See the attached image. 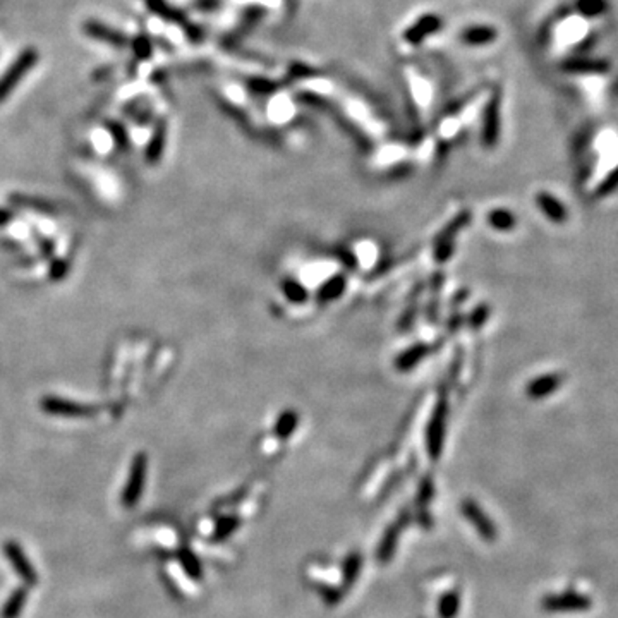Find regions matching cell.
I'll return each mask as SVG.
<instances>
[{"instance_id":"cell-19","label":"cell","mask_w":618,"mask_h":618,"mask_svg":"<svg viewBox=\"0 0 618 618\" xmlns=\"http://www.w3.org/2000/svg\"><path fill=\"white\" fill-rule=\"evenodd\" d=\"M186 29H188V35L191 40H198L201 36V31L198 29V26H189V28H186Z\"/></svg>"},{"instance_id":"cell-4","label":"cell","mask_w":618,"mask_h":618,"mask_svg":"<svg viewBox=\"0 0 618 618\" xmlns=\"http://www.w3.org/2000/svg\"><path fill=\"white\" fill-rule=\"evenodd\" d=\"M543 606L550 612H586L593 606V603L580 593H564L548 596L543 601Z\"/></svg>"},{"instance_id":"cell-18","label":"cell","mask_w":618,"mask_h":618,"mask_svg":"<svg viewBox=\"0 0 618 618\" xmlns=\"http://www.w3.org/2000/svg\"><path fill=\"white\" fill-rule=\"evenodd\" d=\"M617 188H618V167H617L615 170H613V172H610V176L606 177L605 181L601 182V184H599L596 195L598 196H606V195H610V193L615 191Z\"/></svg>"},{"instance_id":"cell-2","label":"cell","mask_w":618,"mask_h":618,"mask_svg":"<svg viewBox=\"0 0 618 618\" xmlns=\"http://www.w3.org/2000/svg\"><path fill=\"white\" fill-rule=\"evenodd\" d=\"M146 467H148L146 455H144V453H137L133 460L128 485H126L124 490H122L121 504L124 505L126 508H133L134 505L140 502L141 493H143L144 488V479H146Z\"/></svg>"},{"instance_id":"cell-12","label":"cell","mask_w":618,"mask_h":618,"mask_svg":"<svg viewBox=\"0 0 618 618\" xmlns=\"http://www.w3.org/2000/svg\"><path fill=\"white\" fill-rule=\"evenodd\" d=\"M560 383L562 378L558 375H546L541 376V378L534 379V382L529 385V390H527V392H529V395L534 398L545 397L548 395V393L555 392V390L560 386Z\"/></svg>"},{"instance_id":"cell-1","label":"cell","mask_w":618,"mask_h":618,"mask_svg":"<svg viewBox=\"0 0 618 618\" xmlns=\"http://www.w3.org/2000/svg\"><path fill=\"white\" fill-rule=\"evenodd\" d=\"M36 62H38V52L35 48H26V50L21 52L20 57L9 66V69L0 77V102H3L10 95V91L20 84V81L35 67Z\"/></svg>"},{"instance_id":"cell-3","label":"cell","mask_w":618,"mask_h":618,"mask_svg":"<svg viewBox=\"0 0 618 618\" xmlns=\"http://www.w3.org/2000/svg\"><path fill=\"white\" fill-rule=\"evenodd\" d=\"M3 553H6L7 560L10 562L13 568L17 572V575L21 577V580L26 586L31 587L38 584V574H36L35 567H33L29 558L26 557L22 548L16 541H7L3 545Z\"/></svg>"},{"instance_id":"cell-14","label":"cell","mask_w":618,"mask_h":618,"mask_svg":"<svg viewBox=\"0 0 618 618\" xmlns=\"http://www.w3.org/2000/svg\"><path fill=\"white\" fill-rule=\"evenodd\" d=\"M608 9V0H577V10L584 17H598Z\"/></svg>"},{"instance_id":"cell-17","label":"cell","mask_w":618,"mask_h":618,"mask_svg":"<svg viewBox=\"0 0 618 618\" xmlns=\"http://www.w3.org/2000/svg\"><path fill=\"white\" fill-rule=\"evenodd\" d=\"M179 555H181L182 567L188 571V574L193 575V579H199V565L198 562H196V558L189 552H186V550H182Z\"/></svg>"},{"instance_id":"cell-15","label":"cell","mask_w":618,"mask_h":618,"mask_svg":"<svg viewBox=\"0 0 618 618\" xmlns=\"http://www.w3.org/2000/svg\"><path fill=\"white\" fill-rule=\"evenodd\" d=\"M131 45H133L134 55H136L137 59H143V61H146V59L151 57L153 47H151V42L146 38V36H143V35L136 36V38H134L131 42Z\"/></svg>"},{"instance_id":"cell-8","label":"cell","mask_w":618,"mask_h":618,"mask_svg":"<svg viewBox=\"0 0 618 618\" xmlns=\"http://www.w3.org/2000/svg\"><path fill=\"white\" fill-rule=\"evenodd\" d=\"M564 70L572 74H605L608 73L610 64L605 61L587 57H574L564 62Z\"/></svg>"},{"instance_id":"cell-5","label":"cell","mask_w":618,"mask_h":618,"mask_svg":"<svg viewBox=\"0 0 618 618\" xmlns=\"http://www.w3.org/2000/svg\"><path fill=\"white\" fill-rule=\"evenodd\" d=\"M440 28H442V17H438L437 14H426V16L419 17V20L404 33V38L409 45L418 47V45L423 43L428 36L435 35Z\"/></svg>"},{"instance_id":"cell-6","label":"cell","mask_w":618,"mask_h":618,"mask_svg":"<svg viewBox=\"0 0 618 618\" xmlns=\"http://www.w3.org/2000/svg\"><path fill=\"white\" fill-rule=\"evenodd\" d=\"M83 31L86 33L89 38L98 40V42L112 45L115 48H124L128 45V38H126L124 33L117 31V29L109 28L107 24L100 21H86L83 24Z\"/></svg>"},{"instance_id":"cell-9","label":"cell","mask_w":618,"mask_h":618,"mask_svg":"<svg viewBox=\"0 0 618 618\" xmlns=\"http://www.w3.org/2000/svg\"><path fill=\"white\" fill-rule=\"evenodd\" d=\"M500 131V93L493 95L485 112V140L493 143Z\"/></svg>"},{"instance_id":"cell-10","label":"cell","mask_w":618,"mask_h":618,"mask_svg":"<svg viewBox=\"0 0 618 618\" xmlns=\"http://www.w3.org/2000/svg\"><path fill=\"white\" fill-rule=\"evenodd\" d=\"M26 599H28V587L20 586L10 593V596L7 598L6 605L2 606V612H0V618H20V615L24 610Z\"/></svg>"},{"instance_id":"cell-7","label":"cell","mask_w":618,"mask_h":618,"mask_svg":"<svg viewBox=\"0 0 618 618\" xmlns=\"http://www.w3.org/2000/svg\"><path fill=\"white\" fill-rule=\"evenodd\" d=\"M498 38V31L493 26H471L460 33V42L469 47H485Z\"/></svg>"},{"instance_id":"cell-16","label":"cell","mask_w":618,"mask_h":618,"mask_svg":"<svg viewBox=\"0 0 618 618\" xmlns=\"http://www.w3.org/2000/svg\"><path fill=\"white\" fill-rule=\"evenodd\" d=\"M163 141H165V126L158 124V128L155 129L153 140H151L150 148H148V155H150L151 158H156V156L160 155V150H162V146H163Z\"/></svg>"},{"instance_id":"cell-13","label":"cell","mask_w":618,"mask_h":618,"mask_svg":"<svg viewBox=\"0 0 618 618\" xmlns=\"http://www.w3.org/2000/svg\"><path fill=\"white\" fill-rule=\"evenodd\" d=\"M146 6L151 13H155L156 16L162 17V20L170 21V22H184L186 16L181 10L174 9L172 6L165 2V0H146Z\"/></svg>"},{"instance_id":"cell-11","label":"cell","mask_w":618,"mask_h":618,"mask_svg":"<svg viewBox=\"0 0 618 618\" xmlns=\"http://www.w3.org/2000/svg\"><path fill=\"white\" fill-rule=\"evenodd\" d=\"M538 203L539 206H541V210L546 213V217L552 218L553 222L562 223L567 220V210H565L564 204H562L557 198H553V196L546 195V193H541V195L538 196Z\"/></svg>"}]
</instances>
